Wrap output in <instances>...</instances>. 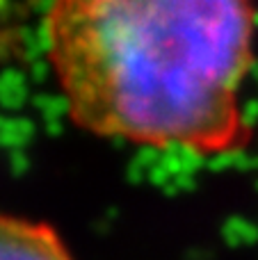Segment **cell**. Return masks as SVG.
Returning a JSON list of instances; mask_svg holds the SVG:
<instances>
[{
  "label": "cell",
  "instance_id": "cell-1",
  "mask_svg": "<svg viewBox=\"0 0 258 260\" xmlns=\"http://www.w3.org/2000/svg\"><path fill=\"white\" fill-rule=\"evenodd\" d=\"M254 0H50L46 57L94 137L199 155L245 144Z\"/></svg>",
  "mask_w": 258,
  "mask_h": 260
},
{
  "label": "cell",
  "instance_id": "cell-2",
  "mask_svg": "<svg viewBox=\"0 0 258 260\" xmlns=\"http://www.w3.org/2000/svg\"><path fill=\"white\" fill-rule=\"evenodd\" d=\"M0 260H73V253L50 224L0 210Z\"/></svg>",
  "mask_w": 258,
  "mask_h": 260
}]
</instances>
